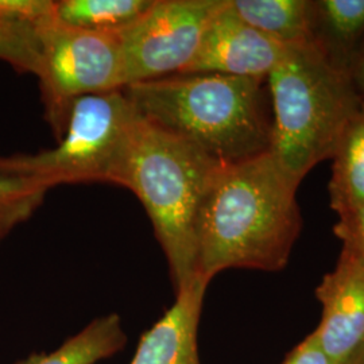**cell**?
Segmentation results:
<instances>
[{"mask_svg": "<svg viewBox=\"0 0 364 364\" xmlns=\"http://www.w3.org/2000/svg\"><path fill=\"white\" fill-rule=\"evenodd\" d=\"M299 183L273 154L219 165L196 219V275L284 270L302 230Z\"/></svg>", "mask_w": 364, "mask_h": 364, "instance_id": "cell-1", "label": "cell"}, {"mask_svg": "<svg viewBox=\"0 0 364 364\" xmlns=\"http://www.w3.org/2000/svg\"><path fill=\"white\" fill-rule=\"evenodd\" d=\"M123 90L139 117L195 144L220 165L272 149L266 78L178 73Z\"/></svg>", "mask_w": 364, "mask_h": 364, "instance_id": "cell-2", "label": "cell"}, {"mask_svg": "<svg viewBox=\"0 0 364 364\" xmlns=\"http://www.w3.org/2000/svg\"><path fill=\"white\" fill-rule=\"evenodd\" d=\"M195 144L136 117L111 183L130 189L146 209L176 291L196 278V219L219 166Z\"/></svg>", "mask_w": 364, "mask_h": 364, "instance_id": "cell-3", "label": "cell"}, {"mask_svg": "<svg viewBox=\"0 0 364 364\" xmlns=\"http://www.w3.org/2000/svg\"><path fill=\"white\" fill-rule=\"evenodd\" d=\"M266 82L273 119L270 153L301 182L332 158L362 100L351 77L329 65L312 43L287 48Z\"/></svg>", "mask_w": 364, "mask_h": 364, "instance_id": "cell-4", "label": "cell"}, {"mask_svg": "<svg viewBox=\"0 0 364 364\" xmlns=\"http://www.w3.org/2000/svg\"><path fill=\"white\" fill-rule=\"evenodd\" d=\"M136 112L124 90L87 95L69 109L65 131L54 149L6 156L10 168L45 182H111Z\"/></svg>", "mask_w": 364, "mask_h": 364, "instance_id": "cell-5", "label": "cell"}, {"mask_svg": "<svg viewBox=\"0 0 364 364\" xmlns=\"http://www.w3.org/2000/svg\"><path fill=\"white\" fill-rule=\"evenodd\" d=\"M37 77L45 117L57 141L65 131L72 103L82 96L124 88L123 57L117 34L69 26L55 15L36 26Z\"/></svg>", "mask_w": 364, "mask_h": 364, "instance_id": "cell-6", "label": "cell"}, {"mask_svg": "<svg viewBox=\"0 0 364 364\" xmlns=\"http://www.w3.org/2000/svg\"><path fill=\"white\" fill-rule=\"evenodd\" d=\"M225 3L227 0H153L139 18L117 33L124 88L182 73L193 60L210 19Z\"/></svg>", "mask_w": 364, "mask_h": 364, "instance_id": "cell-7", "label": "cell"}, {"mask_svg": "<svg viewBox=\"0 0 364 364\" xmlns=\"http://www.w3.org/2000/svg\"><path fill=\"white\" fill-rule=\"evenodd\" d=\"M287 49L242 19L227 0L210 19L193 60L182 73L267 78Z\"/></svg>", "mask_w": 364, "mask_h": 364, "instance_id": "cell-8", "label": "cell"}, {"mask_svg": "<svg viewBox=\"0 0 364 364\" xmlns=\"http://www.w3.org/2000/svg\"><path fill=\"white\" fill-rule=\"evenodd\" d=\"M321 320L313 331L332 364H348L364 348V260L341 251L316 287Z\"/></svg>", "mask_w": 364, "mask_h": 364, "instance_id": "cell-9", "label": "cell"}, {"mask_svg": "<svg viewBox=\"0 0 364 364\" xmlns=\"http://www.w3.org/2000/svg\"><path fill=\"white\" fill-rule=\"evenodd\" d=\"M209 282L196 277L176 291V301L139 341L130 364H201L198 326Z\"/></svg>", "mask_w": 364, "mask_h": 364, "instance_id": "cell-10", "label": "cell"}, {"mask_svg": "<svg viewBox=\"0 0 364 364\" xmlns=\"http://www.w3.org/2000/svg\"><path fill=\"white\" fill-rule=\"evenodd\" d=\"M311 43L326 63L350 76L364 49V0H313Z\"/></svg>", "mask_w": 364, "mask_h": 364, "instance_id": "cell-11", "label": "cell"}, {"mask_svg": "<svg viewBox=\"0 0 364 364\" xmlns=\"http://www.w3.org/2000/svg\"><path fill=\"white\" fill-rule=\"evenodd\" d=\"M231 4L242 19L284 48L311 43L313 0H231Z\"/></svg>", "mask_w": 364, "mask_h": 364, "instance_id": "cell-12", "label": "cell"}, {"mask_svg": "<svg viewBox=\"0 0 364 364\" xmlns=\"http://www.w3.org/2000/svg\"><path fill=\"white\" fill-rule=\"evenodd\" d=\"M331 159L329 200L340 215L364 203V103L347 123Z\"/></svg>", "mask_w": 364, "mask_h": 364, "instance_id": "cell-13", "label": "cell"}, {"mask_svg": "<svg viewBox=\"0 0 364 364\" xmlns=\"http://www.w3.org/2000/svg\"><path fill=\"white\" fill-rule=\"evenodd\" d=\"M127 335L117 313L95 318L55 351L33 353L15 364H96L122 351Z\"/></svg>", "mask_w": 364, "mask_h": 364, "instance_id": "cell-14", "label": "cell"}, {"mask_svg": "<svg viewBox=\"0 0 364 364\" xmlns=\"http://www.w3.org/2000/svg\"><path fill=\"white\" fill-rule=\"evenodd\" d=\"M153 0H58L55 18L69 26L117 34L151 6Z\"/></svg>", "mask_w": 364, "mask_h": 364, "instance_id": "cell-15", "label": "cell"}, {"mask_svg": "<svg viewBox=\"0 0 364 364\" xmlns=\"http://www.w3.org/2000/svg\"><path fill=\"white\" fill-rule=\"evenodd\" d=\"M49 191L45 182L14 171L0 156V243L36 213Z\"/></svg>", "mask_w": 364, "mask_h": 364, "instance_id": "cell-16", "label": "cell"}, {"mask_svg": "<svg viewBox=\"0 0 364 364\" xmlns=\"http://www.w3.org/2000/svg\"><path fill=\"white\" fill-rule=\"evenodd\" d=\"M0 60L18 72L37 75L39 54L36 27L0 22Z\"/></svg>", "mask_w": 364, "mask_h": 364, "instance_id": "cell-17", "label": "cell"}, {"mask_svg": "<svg viewBox=\"0 0 364 364\" xmlns=\"http://www.w3.org/2000/svg\"><path fill=\"white\" fill-rule=\"evenodd\" d=\"M55 15L52 0H0V22L36 27Z\"/></svg>", "mask_w": 364, "mask_h": 364, "instance_id": "cell-18", "label": "cell"}, {"mask_svg": "<svg viewBox=\"0 0 364 364\" xmlns=\"http://www.w3.org/2000/svg\"><path fill=\"white\" fill-rule=\"evenodd\" d=\"M338 216L333 234L341 242V251L364 260V203Z\"/></svg>", "mask_w": 364, "mask_h": 364, "instance_id": "cell-19", "label": "cell"}, {"mask_svg": "<svg viewBox=\"0 0 364 364\" xmlns=\"http://www.w3.org/2000/svg\"><path fill=\"white\" fill-rule=\"evenodd\" d=\"M282 364H332L314 333H309L287 353Z\"/></svg>", "mask_w": 364, "mask_h": 364, "instance_id": "cell-20", "label": "cell"}, {"mask_svg": "<svg viewBox=\"0 0 364 364\" xmlns=\"http://www.w3.org/2000/svg\"><path fill=\"white\" fill-rule=\"evenodd\" d=\"M350 77H351L352 85H353L355 91L360 97L362 103H364V49L360 52L359 57L356 58L355 64L352 66Z\"/></svg>", "mask_w": 364, "mask_h": 364, "instance_id": "cell-21", "label": "cell"}, {"mask_svg": "<svg viewBox=\"0 0 364 364\" xmlns=\"http://www.w3.org/2000/svg\"><path fill=\"white\" fill-rule=\"evenodd\" d=\"M348 364H364V348L358 352Z\"/></svg>", "mask_w": 364, "mask_h": 364, "instance_id": "cell-22", "label": "cell"}]
</instances>
